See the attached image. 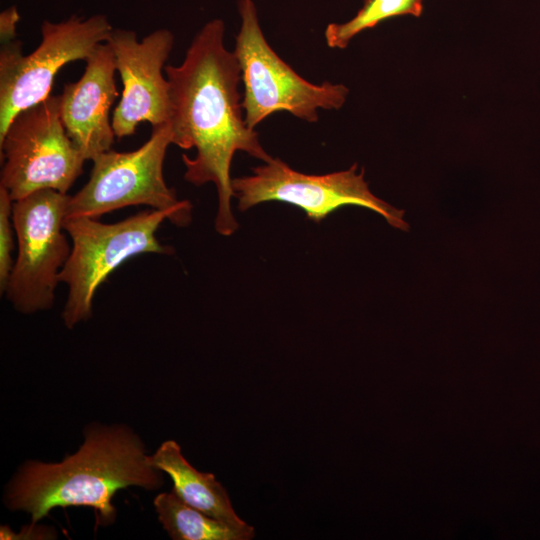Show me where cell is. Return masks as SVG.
Wrapping results in <instances>:
<instances>
[{
	"label": "cell",
	"instance_id": "1",
	"mask_svg": "<svg viewBox=\"0 0 540 540\" xmlns=\"http://www.w3.org/2000/svg\"><path fill=\"white\" fill-rule=\"evenodd\" d=\"M224 36L223 20H209L194 36L182 63L167 65L165 75L170 84L173 144L196 150L193 158L182 155L184 178L195 186L215 184V229L230 236L238 229L231 208L230 170L235 153H247L263 163L272 157L245 121L239 92L241 69L235 53L226 48Z\"/></svg>",
	"mask_w": 540,
	"mask_h": 540
},
{
	"label": "cell",
	"instance_id": "2",
	"mask_svg": "<svg viewBox=\"0 0 540 540\" xmlns=\"http://www.w3.org/2000/svg\"><path fill=\"white\" fill-rule=\"evenodd\" d=\"M140 438L126 426H91L79 450L59 463L28 461L6 488L5 505L31 515L32 523L56 507L94 508L99 525L116 518L115 493L129 486L156 490L159 469L148 463Z\"/></svg>",
	"mask_w": 540,
	"mask_h": 540
},
{
	"label": "cell",
	"instance_id": "3",
	"mask_svg": "<svg viewBox=\"0 0 540 540\" xmlns=\"http://www.w3.org/2000/svg\"><path fill=\"white\" fill-rule=\"evenodd\" d=\"M166 219L175 223L171 211L151 209L108 224L89 217L64 220L72 245L59 277L68 290L62 313L67 328L91 317L97 289L126 260L146 253H173L156 236Z\"/></svg>",
	"mask_w": 540,
	"mask_h": 540
},
{
	"label": "cell",
	"instance_id": "4",
	"mask_svg": "<svg viewBox=\"0 0 540 540\" xmlns=\"http://www.w3.org/2000/svg\"><path fill=\"white\" fill-rule=\"evenodd\" d=\"M237 6L241 25L233 52L241 69L242 108L250 128L281 111L315 123L320 109L338 110L345 104V85L311 83L279 57L264 36L252 0H238Z\"/></svg>",
	"mask_w": 540,
	"mask_h": 540
},
{
	"label": "cell",
	"instance_id": "5",
	"mask_svg": "<svg viewBox=\"0 0 540 540\" xmlns=\"http://www.w3.org/2000/svg\"><path fill=\"white\" fill-rule=\"evenodd\" d=\"M173 144L169 123L152 127L150 138L129 152L112 149L92 160L87 183L70 196L67 218L102 215L128 206L147 205L171 211L175 225L187 226L192 220V204L179 200L164 179L163 165L168 147Z\"/></svg>",
	"mask_w": 540,
	"mask_h": 540
},
{
	"label": "cell",
	"instance_id": "6",
	"mask_svg": "<svg viewBox=\"0 0 540 540\" xmlns=\"http://www.w3.org/2000/svg\"><path fill=\"white\" fill-rule=\"evenodd\" d=\"M112 30L103 14L71 15L60 22L44 20L41 42L28 55L19 40L1 43L0 137L19 112L50 96L55 76L66 64L86 61Z\"/></svg>",
	"mask_w": 540,
	"mask_h": 540
},
{
	"label": "cell",
	"instance_id": "7",
	"mask_svg": "<svg viewBox=\"0 0 540 540\" xmlns=\"http://www.w3.org/2000/svg\"><path fill=\"white\" fill-rule=\"evenodd\" d=\"M0 186L13 201L43 189L67 194L86 161L67 134L59 95L19 112L0 137Z\"/></svg>",
	"mask_w": 540,
	"mask_h": 540
},
{
	"label": "cell",
	"instance_id": "8",
	"mask_svg": "<svg viewBox=\"0 0 540 540\" xmlns=\"http://www.w3.org/2000/svg\"><path fill=\"white\" fill-rule=\"evenodd\" d=\"M70 195L43 189L13 202L17 254L5 290L20 313L50 309L72 245L64 233Z\"/></svg>",
	"mask_w": 540,
	"mask_h": 540
},
{
	"label": "cell",
	"instance_id": "9",
	"mask_svg": "<svg viewBox=\"0 0 540 540\" xmlns=\"http://www.w3.org/2000/svg\"><path fill=\"white\" fill-rule=\"evenodd\" d=\"M358 166L322 175L292 169L280 158H273L252 169V174L232 179L238 208L248 210L260 203L278 201L301 208L307 217L320 222L345 206L370 209L394 228L408 231L404 211L375 196Z\"/></svg>",
	"mask_w": 540,
	"mask_h": 540
},
{
	"label": "cell",
	"instance_id": "10",
	"mask_svg": "<svg viewBox=\"0 0 540 540\" xmlns=\"http://www.w3.org/2000/svg\"><path fill=\"white\" fill-rule=\"evenodd\" d=\"M174 40L166 28L154 30L141 41L133 30H112L107 43L123 86L111 118L117 138L134 134L141 122L152 127L169 123L170 84L164 73Z\"/></svg>",
	"mask_w": 540,
	"mask_h": 540
},
{
	"label": "cell",
	"instance_id": "11",
	"mask_svg": "<svg viewBox=\"0 0 540 540\" xmlns=\"http://www.w3.org/2000/svg\"><path fill=\"white\" fill-rule=\"evenodd\" d=\"M82 76L64 85L60 114L69 137L86 160L111 149L115 133L110 110L119 95L115 83V62L107 42L86 59Z\"/></svg>",
	"mask_w": 540,
	"mask_h": 540
},
{
	"label": "cell",
	"instance_id": "12",
	"mask_svg": "<svg viewBox=\"0 0 540 540\" xmlns=\"http://www.w3.org/2000/svg\"><path fill=\"white\" fill-rule=\"evenodd\" d=\"M148 463L165 472L173 481V491L188 505L235 528L250 527L235 513L225 488L212 473L196 470L184 458L173 440L163 442L147 456Z\"/></svg>",
	"mask_w": 540,
	"mask_h": 540
},
{
	"label": "cell",
	"instance_id": "13",
	"mask_svg": "<svg viewBox=\"0 0 540 540\" xmlns=\"http://www.w3.org/2000/svg\"><path fill=\"white\" fill-rule=\"evenodd\" d=\"M158 519L174 540H249L252 526L235 528L188 505L173 490L160 493L153 501Z\"/></svg>",
	"mask_w": 540,
	"mask_h": 540
},
{
	"label": "cell",
	"instance_id": "14",
	"mask_svg": "<svg viewBox=\"0 0 540 540\" xmlns=\"http://www.w3.org/2000/svg\"><path fill=\"white\" fill-rule=\"evenodd\" d=\"M423 10V0H364L363 7L344 23H330L325 29L328 47L343 49L364 30L371 29L380 22L395 16H419Z\"/></svg>",
	"mask_w": 540,
	"mask_h": 540
},
{
	"label": "cell",
	"instance_id": "15",
	"mask_svg": "<svg viewBox=\"0 0 540 540\" xmlns=\"http://www.w3.org/2000/svg\"><path fill=\"white\" fill-rule=\"evenodd\" d=\"M13 200L3 186H0V291L5 293L15 259L13 252L16 238L13 223Z\"/></svg>",
	"mask_w": 540,
	"mask_h": 540
},
{
	"label": "cell",
	"instance_id": "16",
	"mask_svg": "<svg viewBox=\"0 0 540 540\" xmlns=\"http://www.w3.org/2000/svg\"><path fill=\"white\" fill-rule=\"evenodd\" d=\"M19 21L20 14L15 6H11L0 13L1 43L16 40V27Z\"/></svg>",
	"mask_w": 540,
	"mask_h": 540
},
{
	"label": "cell",
	"instance_id": "17",
	"mask_svg": "<svg viewBox=\"0 0 540 540\" xmlns=\"http://www.w3.org/2000/svg\"><path fill=\"white\" fill-rule=\"evenodd\" d=\"M36 523H32L28 527L22 528V533L16 534L12 532L8 526H2L0 530L1 539H51L53 529L43 528L42 526H35Z\"/></svg>",
	"mask_w": 540,
	"mask_h": 540
}]
</instances>
